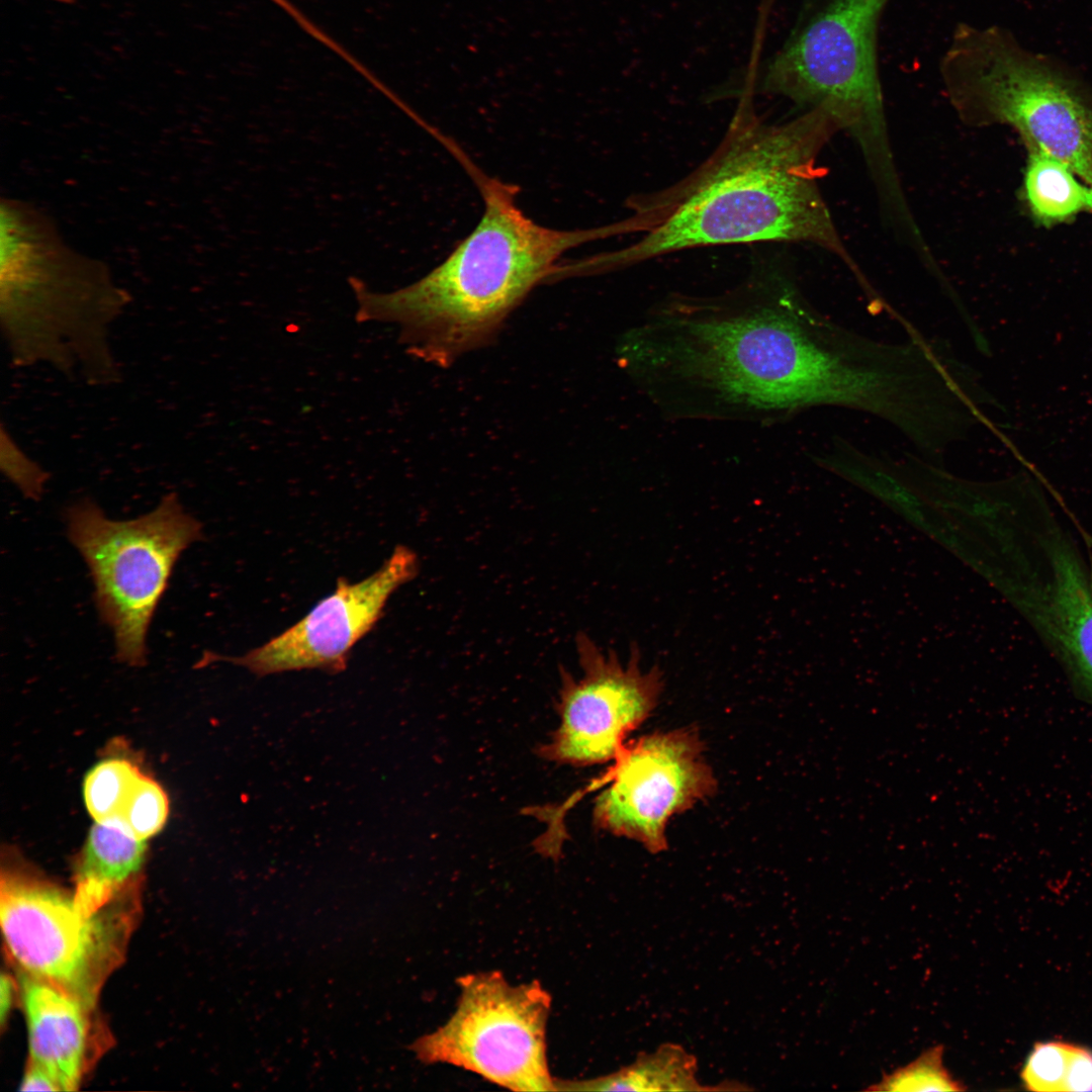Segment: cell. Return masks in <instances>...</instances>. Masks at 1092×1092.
Here are the masks:
<instances>
[{"instance_id":"6da1fadb","label":"cell","mask_w":1092,"mask_h":1092,"mask_svg":"<svg viewBox=\"0 0 1092 1092\" xmlns=\"http://www.w3.org/2000/svg\"><path fill=\"white\" fill-rule=\"evenodd\" d=\"M618 355L666 419L771 424L828 404L836 328L793 275L761 267L723 294L659 302Z\"/></svg>"},{"instance_id":"7a4b0ae2","label":"cell","mask_w":1092,"mask_h":1092,"mask_svg":"<svg viewBox=\"0 0 1092 1092\" xmlns=\"http://www.w3.org/2000/svg\"><path fill=\"white\" fill-rule=\"evenodd\" d=\"M741 93L713 153L675 183L632 195L630 214L606 225L608 237L639 234L629 246L581 261L584 275L630 267L707 246L808 243L836 256L863 292L872 282L846 248L821 194L817 159L842 130L834 113L814 107L769 122Z\"/></svg>"},{"instance_id":"3957f363","label":"cell","mask_w":1092,"mask_h":1092,"mask_svg":"<svg viewBox=\"0 0 1092 1092\" xmlns=\"http://www.w3.org/2000/svg\"><path fill=\"white\" fill-rule=\"evenodd\" d=\"M448 150L483 199L473 231L440 265L402 288L376 292L357 277L348 279L358 323L396 325L408 353L440 367L491 344L528 294L553 280L565 252L599 240L597 228L538 224L516 203L518 186L483 173L457 144Z\"/></svg>"},{"instance_id":"277c9868","label":"cell","mask_w":1092,"mask_h":1092,"mask_svg":"<svg viewBox=\"0 0 1092 1092\" xmlns=\"http://www.w3.org/2000/svg\"><path fill=\"white\" fill-rule=\"evenodd\" d=\"M983 493L974 515L987 537L984 573L1092 704V555L1028 471Z\"/></svg>"},{"instance_id":"5b68a950","label":"cell","mask_w":1092,"mask_h":1092,"mask_svg":"<svg viewBox=\"0 0 1092 1092\" xmlns=\"http://www.w3.org/2000/svg\"><path fill=\"white\" fill-rule=\"evenodd\" d=\"M0 301L15 366L47 364L95 386L120 380L109 332L129 295L104 266L68 249L49 221L3 236Z\"/></svg>"},{"instance_id":"8992f818","label":"cell","mask_w":1092,"mask_h":1092,"mask_svg":"<svg viewBox=\"0 0 1092 1092\" xmlns=\"http://www.w3.org/2000/svg\"><path fill=\"white\" fill-rule=\"evenodd\" d=\"M889 1L802 0L782 47L762 64H750L742 89L787 98L805 110L829 108L880 192L901 182L878 62L879 27Z\"/></svg>"},{"instance_id":"52a82bcc","label":"cell","mask_w":1092,"mask_h":1092,"mask_svg":"<svg viewBox=\"0 0 1092 1092\" xmlns=\"http://www.w3.org/2000/svg\"><path fill=\"white\" fill-rule=\"evenodd\" d=\"M938 69L963 123L1009 125L1028 151L1063 162L1092 188V91L1065 63L1005 27L960 22Z\"/></svg>"},{"instance_id":"ba28073f","label":"cell","mask_w":1092,"mask_h":1092,"mask_svg":"<svg viewBox=\"0 0 1092 1092\" xmlns=\"http://www.w3.org/2000/svg\"><path fill=\"white\" fill-rule=\"evenodd\" d=\"M68 537L94 583L101 621L113 633L115 656L139 666L147 658V634L181 553L202 539L201 523L175 492L139 518L114 521L90 498L66 511Z\"/></svg>"},{"instance_id":"9c48e42d","label":"cell","mask_w":1092,"mask_h":1092,"mask_svg":"<svg viewBox=\"0 0 1092 1092\" xmlns=\"http://www.w3.org/2000/svg\"><path fill=\"white\" fill-rule=\"evenodd\" d=\"M130 890L86 916L73 893L30 874L2 872L0 923L10 957L23 973L95 1008L134 922Z\"/></svg>"},{"instance_id":"30bf717a","label":"cell","mask_w":1092,"mask_h":1092,"mask_svg":"<svg viewBox=\"0 0 1092 1092\" xmlns=\"http://www.w3.org/2000/svg\"><path fill=\"white\" fill-rule=\"evenodd\" d=\"M458 982L452 1016L411 1044L417 1059L462 1068L513 1091H556L546 1056L550 994L537 981L512 985L493 971Z\"/></svg>"},{"instance_id":"8fae6325","label":"cell","mask_w":1092,"mask_h":1092,"mask_svg":"<svg viewBox=\"0 0 1092 1092\" xmlns=\"http://www.w3.org/2000/svg\"><path fill=\"white\" fill-rule=\"evenodd\" d=\"M611 769L597 783L594 823L616 836L641 843L649 852L667 848L671 817L693 808L717 789L695 728L645 735L625 744Z\"/></svg>"},{"instance_id":"7c38bea8","label":"cell","mask_w":1092,"mask_h":1092,"mask_svg":"<svg viewBox=\"0 0 1092 1092\" xmlns=\"http://www.w3.org/2000/svg\"><path fill=\"white\" fill-rule=\"evenodd\" d=\"M579 676L560 669L559 725L537 753L545 760L586 766L614 760L624 740L651 714L663 690L658 666L641 667L633 646L625 664L584 632L575 637Z\"/></svg>"},{"instance_id":"4fadbf2b","label":"cell","mask_w":1092,"mask_h":1092,"mask_svg":"<svg viewBox=\"0 0 1092 1092\" xmlns=\"http://www.w3.org/2000/svg\"><path fill=\"white\" fill-rule=\"evenodd\" d=\"M418 571L417 554L397 545L371 575L354 583L340 577L331 595L263 645L240 656L204 653L199 664L229 661L258 676L312 668L341 672L354 645L380 619L390 596Z\"/></svg>"},{"instance_id":"5bb4252c","label":"cell","mask_w":1092,"mask_h":1092,"mask_svg":"<svg viewBox=\"0 0 1092 1092\" xmlns=\"http://www.w3.org/2000/svg\"><path fill=\"white\" fill-rule=\"evenodd\" d=\"M20 995L29 1063L47 1071L61 1091L79 1088L92 1051L91 1012L78 998L23 972Z\"/></svg>"},{"instance_id":"9a60e30c","label":"cell","mask_w":1092,"mask_h":1092,"mask_svg":"<svg viewBox=\"0 0 1092 1092\" xmlns=\"http://www.w3.org/2000/svg\"><path fill=\"white\" fill-rule=\"evenodd\" d=\"M146 842L120 828L96 822L75 871L73 898L90 916L131 889L145 859Z\"/></svg>"},{"instance_id":"2e32d148","label":"cell","mask_w":1092,"mask_h":1092,"mask_svg":"<svg viewBox=\"0 0 1092 1092\" xmlns=\"http://www.w3.org/2000/svg\"><path fill=\"white\" fill-rule=\"evenodd\" d=\"M697 1061L680 1045L666 1043L615 1073L583 1080L555 1079L556 1091H702Z\"/></svg>"},{"instance_id":"e0dca14e","label":"cell","mask_w":1092,"mask_h":1092,"mask_svg":"<svg viewBox=\"0 0 1092 1092\" xmlns=\"http://www.w3.org/2000/svg\"><path fill=\"white\" fill-rule=\"evenodd\" d=\"M1022 194L1034 220L1050 228L1092 212V188L1063 162L1028 151Z\"/></svg>"},{"instance_id":"ac0fdd59","label":"cell","mask_w":1092,"mask_h":1092,"mask_svg":"<svg viewBox=\"0 0 1092 1092\" xmlns=\"http://www.w3.org/2000/svg\"><path fill=\"white\" fill-rule=\"evenodd\" d=\"M1020 1076L1029 1091H1092V1051L1070 1042H1036Z\"/></svg>"},{"instance_id":"d6986e66","label":"cell","mask_w":1092,"mask_h":1092,"mask_svg":"<svg viewBox=\"0 0 1092 1092\" xmlns=\"http://www.w3.org/2000/svg\"><path fill=\"white\" fill-rule=\"evenodd\" d=\"M143 772L125 759L98 762L84 780L86 807L96 822L112 824Z\"/></svg>"},{"instance_id":"ffe728a7","label":"cell","mask_w":1092,"mask_h":1092,"mask_svg":"<svg viewBox=\"0 0 1092 1092\" xmlns=\"http://www.w3.org/2000/svg\"><path fill=\"white\" fill-rule=\"evenodd\" d=\"M168 812V798L163 789L142 774L111 825L136 839L146 840L161 830Z\"/></svg>"},{"instance_id":"44dd1931","label":"cell","mask_w":1092,"mask_h":1092,"mask_svg":"<svg viewBox=\"0 0 1092 1092\" xmlns=\"http://www.w3.org/2000/svg\"><path fill=\"white\" fill-rule=\"evenodd\" d=\"M943 1046L935 1045L908 1065L884 1075L867 1090L873 1091H962L964 1086L954 1080L943 1066Z\"/></svg>"},{"instance_id":"7402d4cb","label":"cell","mask_w":1092,"mask_h":1092,"mask_svg":"<svg viewBox=\"0 0 1092 1092\" xmlns=\"http://www.w3.org/2000/svg\"><path fill=\"white\" fill-rule=\"evenodd\" d=\"M0 462L2 472L25 497L40 498L49 479L48 472L19 448L3 427Z\"/></svg>"},{"instance_id":"603a6c76","label":"cell","mask_w":1092,"mask_h":1092,"mask_svg":"<svg viewBox=\"0 0 1092 1092\" xmlns=\"http://www.w3.org/2000/svg\"><path fill=\"white\" fill-rule=\"evenodd\" d=\"M21 1091H61L54 1078L43 1069L28 1062L20 1082Z\"/></svg>"},{"instance_id":"cb8c5ba5","label":"cell","mask_w":1092,"mask_h":1092,"mask_svg":"<svg viewBox=\"0 0 1092 1092\" xmlns=\"http://www.w3.org/2000/svg\"><path fill=\"white\" fill-rule=\"evenodd\" d=\"M15 984L9 975L2 974L0 983V1021L4 1025L13 1003Z\"/></svg>"},{"instance_id":"d4e9b609","label":"cell","mask_w":1092,"mask_h":1092,"mask_svg":"<svg viewBox=\"0 0 1092 1092\" xmlns=\"http://www.w3.org/2000/svg\"><path fill=\"white\" fill-rule=\"evenodd\" d=\"M57 1L63 2V3H73L75 0H57Z\"/></svg>"}]
</instances>
